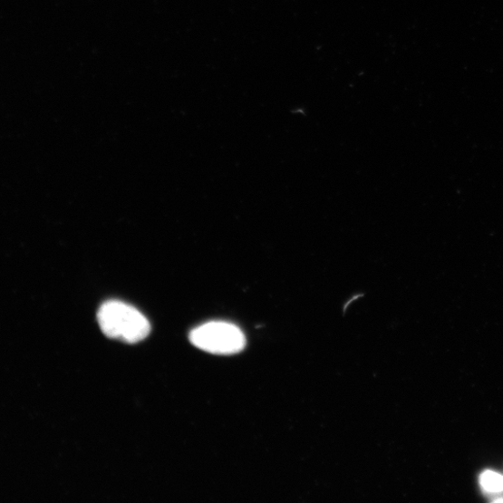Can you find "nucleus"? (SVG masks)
<instances>
[{
    "label": "nucleus",
    "mask_w": 503,
    "mask_h": 503,
    "mask_svg": "<svg viewBox=\"0 0 503 503\" xmlns=\"http://www.w3.org/2000/svg\"><path fill=\"white\" fill-rule=\"evenodd\" d=\"M189 341L201 351L220 355L238 353L246 346L242 330L226 322H210L195 328Z\"/></svg>",
    "instance_id": "nucleus-2"
},
{
    "label": "nucleus",
    "mask_w": 503,
    "mask_h": 503,
    "mask_svg": "<svg viewBox=\"0 0 503 503\" xmlns=\"http://www.w3.org/2000/svg\"><path fill=\"white\" fill-rule=\"evenodd\" d=\"M97 321L108 338L129 344L144 341L151 331L145 315L136 308L117 300L108 301L100 307Z\"/></svg>",
    "instance_id": "nucleus-1"
},
{
    "label": "nucleus",
    "mask_w": 503,
    "mask_h": 503,
    "mask_svg": "<svg viewBox=\"0 0 503 503\" xmlns=\"http://www.w3.org/2000/svg\"><path fill=\"white\" fill-rule=\"evenodd\" d=\"M480 484L488 492L503 491V477L492 471H486L480 478Z\"/></svg>",
    "instance_id": "nucleus-3"
}]
</instances>
